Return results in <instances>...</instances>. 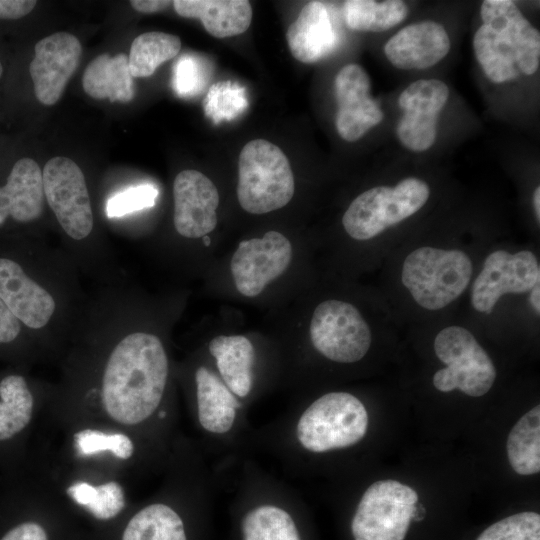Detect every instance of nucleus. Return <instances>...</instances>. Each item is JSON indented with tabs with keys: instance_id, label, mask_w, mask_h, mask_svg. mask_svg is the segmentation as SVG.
<instances>
[{
	"instance_id": "nucleus-37",
	"label": "nucleus",
	"mask_w": 540,
	"mask_h": 540,
	"mask_svg": "<svg viewBox=\"0 0 540 540\" xmlns=\"http://www.w3.org/2000/svg\"><path fill=\"white\" fill-rule=\"evenodd\" d=\"M37 2L34 0H0V19H19L29 14Z\"/></svg>"
},
{
	"instance_id": "nucleus-4",
	"label": "nucleus",
	"mask_w": 540,
	"mask_h": 540,
	"mask_svg": "<svg viewBox=\"0 0 540 540\" xmlns=\"http://www.w3.org/2000/svg\"><path fill=\"white\" fill-rule=\"evenodd\" d=\"M56 429L63 440L55 458L125 480L162 473L169 458L124 429L93 423H75Z\"/></svg>"
},
{
	"instance_id": "nucleus-40",
	"label": "nucleus",
	"mask_w": 540,
	"mask_h": 540,
	"mask_svg": "<svg viewBox=\"0 0 540 540\" xmlns=\"http://www.w3.org/2000/svg\"><path fill=\"white\" fill-rule=\"evenodd\" d=\"M533 207L537 217L538 223L540 222V187L537 186L533 193Z\"/></svg>"
},
{
	"instance_id": "nucleus-29",
	"label": "nucleus",
	"mask_w": 540,
	"mask_h": 540,
	"mask_svg": "<svg viewBox=\"0 0 540 540\" xmlns=\"http://www.w3.org/2000/svg\"><path fill=\"white\" fill-rule=\"evenodd\" d=\"M476 59L487 78L494 83L516 79L519 69L508 42L492 28L482 24L473 37Z\"/></svg>"
},
{
	"instance_id": "nucleus-18",
	"label": "nucleus",
	"mask_w": 540,
	"mask_h": 540,
	"mask_svg": "<svg viewBox=\"0 0 540 540\" xmlns=\"http://www.w3.org/2000/svg\"><path fill=\"white\" fill-rule=\"evenodd\" d=\"M176 231L186 238H200L217 225L219 193L214 183L197 170H183L173 183Z\"/></svg>"
},
{
	"instance_id": "nucleus-27",
	"label": "nucleus",
	"mask_w": 540,
	"mask_h": 540,
	"mask_svg": "<svg viewBox=\"0 0 540 540\" xmlns=\"http://www.w3.org/2000/svg\"><path fill=\"white\" fill-rule=\"evenodd\" d=\"M38 400L22 375L11 374L0 381V442L28 430L38 415Z\"/></svg>"
},
{
	"instance_id": "nucleus-15",
	"label": "nucleus",
	"mask_w": 540,
	"mask_h": 540,
	"mask_svg": "<svg viewBox=\"0 0 540 540\" xmlns=\"http://www.w3.org/2000/svg\"><path fill=\"white\" fill-rule=\"evenodd\" d=\"M448 97V86L438 79H420L402 91L398 104L403 116L397 123L396 135L405 148L423 152L432 147L437 137L438 115Z\"/></svg>"
},
{
	"instance_id": "nucleus-41",
	"label": "nucleus",
	"mask_w": 540,
	"mask_h": 540,
	"mask_svg": "<svg viewBox=\"0 0 540 540\" xmlns=\"http://www.w3.org/2000/svg\"><path fill=\"white\" fill-rule=\"evenodd\" d=\"M203 238V242L206 246H208L210 244V238L206 235Z\"/></svg>"
},
{
	"instance_id": "nucleus-5",
	"label": "nucleus",
	"mask_w": 540,
	"mask_h": 540,
	"mask_svg": "<svg viewBox=\"0 0 540 540\" xmlns=\"http://www.w3.org/2000/svg\"><path fill=\"white\" fill-rule=\"evenodd\" d=\"M472 269L470 257L462 250L423 246L405 257L401 281L420 307L435 311L465 291Z\"/></svg>"
},
{
	"instance_id": "nucleus-22",
	"label": "nucleus",
	"mask_w": 540,
	"mask_h": 540,
	"mask_svg": "<svg viewBox=\"0 0 540 540\" xmlns=\"http://www.w3.org/2000/svg\"><path fill=\"white\" fill-rule=\"evenodd\" d=\"M207 350L219 377L249 406L257 391V352L252 341L244 335H218Z\"/></svg>"
},
{
	"instance_id": "nucleus-12",
	"label": "nucleus",
	"mask_w": 540,
	"mask_h": 540,
	"mask_svg": "<svg viewBox=\"0 0 540 540\" xmlns=\"http://www.w3.org/2000/svg\"><path fill=\"white\" fill-rule=\"evenodd\" d=\"M45 198L65 233L74 240L93 229V213L84 174L70 158H51L42 171Z\"/></svg>"
},
{
	"instance_id": "nucleus-24",
	"label": "nucleus",
	"mask_w": 540,
	"mask_h": 540,
	"mask_svg": "<svg viewBox=\"0 0 540 540\" xmlns=\"http://www.w3.org/2000/svg\"><path fill=\"white\" fill-rule=\"evenodd\" d=\"M44 188L42 171L33 159L18 160L0 187V225L8 216L27 223L38 219L43 212Z\"/></svg>"
},
{
	"instance_id": "nucleus-23",
	"label": "nucleus",
	"mask_w": 540,
	"mask_h": 540,
	"mask_svg": "<svg viewBox=\"0 0 540 540\" xmlns=\"http://www.w3.org/2000/svg\"><path fill=\"white\" fill-rule=\"evenodd\" d=\"M286 39L292 56L302 63L311 64L332 53L340 36L327 5L311 1L288 27Z\"/></svg>"
},
{
	"instance_id": "nucleus-8",
	"label": "nucleus",
	"mask_w": 540,
	"mask_h": 540,
	"mask_svg": "<svg viewBox=\"0 0 540 540\" xmlns=\"http://www.w3.org/2000/svg\"><path fill=\"white\" fill-rule=\"evenodd\" d=\"M429 197V185L416 177L405 178L393 187H373L351 202L342 225L352 239L366 241L417 213Z\"/></svg>"
},
{
	"instance_id": "nucleus-39",
	"label": "nucleus",
	"mask_w": 540,
	"mask_h": 540,
	"mask_svg": "<svg viewBox=\"0 0 540 540\" xmlns=\"http://www.w3.org/2000/svg\"><path fill=\"white\" fill-rule=\"evenodd\" d=\"M529 302L537 315L540 314V283L529 291Z\"/></svg>"
},
{
	"instance_id": "nucleus-21",
	"label": "nucleus",
	"mask_w": 540,
	"mask_h": 540,
	"mask_svg": "<svg viewBox=\"0 0 540 540\" xmlns=\"http://www.w3.org/2000/svg\"><path fill=\"white\" fill-rule=\"evenodd\" d=\"M0 299L31 329L46 326L56 308L52 295L32 280L17 262L7 258H0Z\"/></svg>"
},
{
	"instance_id": "nucleus-33",
	"label": "nucleus",
	"mask_w": 540,
	"mask_h": 540,
	"mask_svg": "<svg viewBox=\"0 0 540 540\" xmlns=\"http://www.w3.org/2000/svg\"><path fill=\"white\" fill-rule=\"evenodd\" d=\"M203 59L184 55L175 65L173 84L181 96H194L206 86L210 76Z\"/></svg>"
},
{
	"instance_id": "nucleus-20",
	"label": "nucleus",
	"mask_w": 540,
	"mask_h": 540,
	"mask_svg": "<svg viewBox=\"0 0 540 540\" xmlns=\"http://www.w3.org/2000/svg\"><path fill=\"white\" fill-rule=\"evenodd\" d=\"M483 24L502 35L512 48L519 71L534 74L540 64V33L510 0H485L480 6Z\"/></svg>"
},
{
	"instance_id": "nucleus-31",
	"label": "nucleus",
	"mask_w": 540,
	"mask_h": 540,
	"mask_svg": "<svg viewBox=\"0 0 540 540\" xmlns=\"http://www.w3.org/2000/svg\"><path fill=\"white\" fill-rule=\"evenodd\" d=\"M181 49L178 36L152 31L137 36L128 56L132 77H149L159 65L173 59Z\"/></svg>"
},
{
	"instance_id": "nucleus-32",
	"label": "nucleus",
	"mask_w": 540,
	"mask_h": 540,
	"mask_svg": "<svg viewBox=\"0 0 540 540\" xmlns=\"http://www.w3.org/2000/svg\"><path fill=\"white\" fill-rule=\"evenodd\" d=\"M476 540H540V515L526 511L508 516L486 528Z\"/></svg>"
},
{
	"instance_id": "nucleus-19",
	"label": "nucleus",
	"mask_w": 540,
	"mask_h": 540,
	"mask_svg": "<svg viewBox=\"0 0 540 540\" xmlns=\"http://www.w3.org/2000/svg\"><path fill=\"white\" fill-rule=\"evenodd\" d=\"M445 28L432 20L403 27L384 45L388 61L398 69H426L440 62L450 51Z\"/></svg>"
},
{
	"instance_id": "nucleus-2",
	"label": "nucleus",
	"mask_w": 540,
	"mask_h": 540,
	"mask_svg": "<svg viewBox=\"0 0 540 540\" xmlns=\"http://www.w3.org/2000/svg\"><path fill=\"white\" fill-rule=\"evenodd\" d=\"M368 426L367 409L357 396L330 391L254 428L250 448L267 453L296 476L311 458L358 445Z\"/></svg>"
},
{
	"instance_id": "nucleus-28",
	"label": "nucleus",
	"mask_w": 540,
	"mask_h": 540,
	"mask_svg": "<svg viewBox=\"0 0 540 540\" xmlns=\"http://www.w3.org/2000/svg\"><path fill=\"white\" fill-rule=\"evenodd\" d=\"M507 456L513 470L520 475L540 471V407L523 415L507 438Z\"/></svg>"
},
{
	"instance_id": "nucleus-36",
	"label": "nucleus",
	"mask_w": 540,
	"mask_h": 540,
	"mask_svg": "<svg viewBox=\"0 0 540 540\" xmlns=\"http://www.w3.org/2000/svg\"><path fill=\"white\" fill-rule=\"evenodd\" d=\"M21 331L19 320L0 299V344L14 341Z\"/></svg>"
},
{
	"instance_id": "nucleus-3",
	"label": "nucleus",
	"mask_w": 540,
	"mask_h": 540,
	"mask_svg": "<svg viewBox=\"0 0 540 540\" xmlns=\"http://www.w3.org/2000/svg\"><path fill=\"white\" fill-rule=\"evenodd\" d=\"M188 409L198 434L196 442L207 459L218 460L215 472L231 468L251 453L254 427L248 418V406L231 392L213 366H195Z\"/></svg>"
},
{
	"instance_id": "nucleus-7",
	"label": "nucleus",
	"mask_w": 540,
	"mask_h": 540,
	"mask_svg": "<svg viewBox=\"0 0 540 540\" xmlns=\"http://www.w3.org/2000/svg\"><path fill=\"white\" fill-rule=\"evenodd\" d=\"M64 503L82 510L96 521L108 522L128 508L125 479L78 467L43 455V473Z\"/></svg>"
},
{
	"instance_id": "nucleus-34",
	"label": "nucleus",
	"mask_w": 540,
	"mask_h": 540,
	"mask_svg": "<svg viewBox=\"0 0 540 540\" xmlns=\"http://www.w3.org/2000/svg\"><path fill=\"white\" fill-rule=\"evenodd\" d=\"M157 196V188L150 184L129 188L109 199L107 202V215L109 217H119L152 207Z\"/></svg>"
},
{
	"instance_id": "nucleus-14",
	"label": "nucleus",
	"mask_w": 540,
	"mask_h": 540,
	"mask_svg": "<svg viewBox=\"0 0 540 540\" xmlns=\"http://www.w3.org/2000/svg\"><path fill=\"white\" fill-rule=\"evenodd\" d=\"M289 239L278 231L260 238L242 240L230 261V270L240 294L255 297L288 268L292 259Z\"/></svg>"
},
{
	"instance_id": "nucleus-10",
	"label": "nucleus",
	"mask_w": 540,
	"mask_h": 540,
	"mask_svg": "<svg viewBox=\"0 0 540 540\" xmlns=\"http://www.w3.org/2000/svg\"><path fill=\"white\" fill-rule=\"evenodd\" d=\"M418 495L396 480H379L366 488L351 519L354 540H404L416 511Z\"/></svg>"
},
{
	"instance_id": "nucleus-30",
	"label": "nucleus",
	"mask_w": 540,
	"mask_h": 540,
	"mask_svg": "<svg viewBox=\"0 0 540 540\" xmlns=\"http://www.w3.org/2000/svg\"><path fill=\"white\" fill-rule=\"evenodd\" d=\"M408 7L400 0H349L343 4L348 28L361 32H383L401 23Z\"/></svg>"
},
{
	"instance_id": "nucleus-42",
	"label": "nucleus",
	"mask_w": 540,
	"mask_h": 540,
	"mask_svg": "<svg viewBox=\"0 0 540 540\" xmlns=\"http://www.w3.org/2000/svg\"><path fill=\"white\" fill-rule=\"evenodd\" d=\"M2 73H3V67H2V64L0 62V77L2 76Z\"/></svg>"
},
{
	"instance_id": "nucleus-38",
	"label": "nucleus",
	"mask_w": 540,
	"mask_h": 540,
	"mask_svg": "<svg viewBox=\"0 0 540 540\" xmlns=\"http://www.w3.org/2000/svg\"><path fill=\"white\" fill-rule=\"evenodd\" d=\"M131 6L138 12L144 14H152L165 10L173 1L166 0H133L130 1Z\"/></svg>"
},
{
	"instance_id": "nucleus-13",
	"label": "nucleus",
	"mask_w": 540,
	"mask_h": 540,
	"mask_svg": "<svg viewBox=\"0 0 540 540\" xmlns=\"http://www.w3.org/2000/svg\"><path fill=\"white\" fill-rule=\"evenodd\" d=\"M538 283L540 267L533 252L496 250L485 258L474 280L471 304L477 312L490 314L501 296L527 293Z\"/></svg>"
},
{
	"instance_id": "nucleus-11",
	"label": "nucleus",
	"mask_w": 540,
	"mask_h": 540,
	"mask_svg": "<svg viewBox=\"0 0 540 540\" xmlns=\"http://www.w3.org/2000/svg\"><path fill=\"white\" fill-rule=\"evenodd\" d=\"M313 349L337 364H354L368 353L371 330L359 310L341 300H325L315 308L309 327Z\"/></svg>"
},
{
	"instance_id": "nucleus-16",
	"label": "nucleus",
	"mask_w": 540,
	"mask_h": 540,
	"mask_svg": "<svg viewBox=\"0 0 540 540\" xmlns=\"http://www.w3.org/2000/svg\"><path fill=\"white\" fill-rule=\"evenodd\" d=\"M334 94L335 126L343 140L355 142L383 120L384 114L370 95V79L362 66H343L334 79Z\"/></svg>"
},
{
	"instance_id": "nucleus-26",
	"label": "nucleus",
	"mask_w": 540,
	"mask_h": 540,
	"mask_svg": "<svg viewBox=\"0 0 540 540\" xmlns=\"http://www.w3.org/2000/svg\"><path fill=\"white\" fill-rule=\"evenodd\" d=\"M82 86L94 99L126 103L134 98V82L128 56L118 53L111 57L103 53L92 59L82 76Z\"/></svg>"
},
{
	"instance_id": "nucleus-17",
	"label": "nucleus",
	"mask_w": 540,
	"mask_h": 540,
	"mask_svg": "<svg viewBox=\"0 0 540 540\" xmlns=\"http://www.w3.org/2000/svg\"><path fill=\"white\" fill-rule=\"evenodd\" d=\"M82 55L78 38L67 32H57L35 44L29 72L35 96L44 105H54L76 71Z\"/></svg>"
},
{
	"instance_id": "nucleus-1",
	"label": "nucleus",
	"mask_w": 540,
	"mask_h": 540,
	"mask_svg": "<svg viewBox=\"0 0 540 540\" xmlns=\"http://www.w3.org/2000/svg\"><path fill=\"white\" fill-rule=\"evenodd\" d=\"M169 384L170 360L162 340L149 332L129 333L106 355L96 387L51 401L47 418L56 428L93 423L124 429L169 457L182 433Z\"/></svg>"
},
{
	"instance_id": "nucleus-25",
	"label": "nucleus",
	"mask_w": 540,
	"mask_h": 540,
	"mask_svg": "<svg viewBox=\"0 0 540 540\" xmlns=\"http://www.w3.org/2000/svg\"><path fill=\"white\" fill-rule=\"evenodd\" d=\"M176 13L201 21L205 30L216 38L244 33L252 20V7L246 0H176Z\"/></svg>"
},
{
	"instance_id": "nucleus-9",
	"label": "nucleus",
	"mask_w": 540,
	"mask_h": 540,
	"mask_svg": "<svg viewBox=\"0 0 540 540\" xmlns=\"http://www.w3.org/2000/svg\"><path fill=\"white\" fill-rule=\"evenodd\" d=\"M434 352L446 365L433 376L437 390L450 392L459 389L468 396L480 397L493 386L495 366L466 328L452 325L440 330L434 340Z\"/></svg>"
},
{
	"instance_id": "nucleus-6",
	"label": "nucleus",
	"mask_w": 540,
	"mask_h": 540,
	"mask_svg": "<svg viewBox=\"0 0 540 540\" xmlns=\"http://www.w3.org/2000/svg\"><path fill=\"white\" fill-rule=\"evenodd\" d=\"M295 191L287 156L265 139L249 141L238 159L237 199L251 214H265L286 206Z\"/></svg>"
},
{
	"instance_id": "nucleus-35",
	"label": "nucleus",
	"mask_w": 540,
	"mask_h": 540,
	"mask_svg": "<svg viewBox=\"0 0 540 540\" xmlns=\"http://www.w3.org/2000/svg\"><path fill=\"white\" fill-rule=\"evenodd\" d=\"M0 540H51V536L44 524L25 520L9 529Z\"/></svg>"
}]
</instances>
